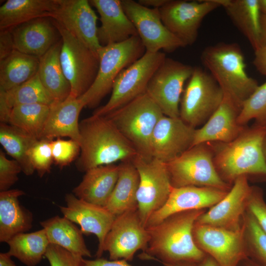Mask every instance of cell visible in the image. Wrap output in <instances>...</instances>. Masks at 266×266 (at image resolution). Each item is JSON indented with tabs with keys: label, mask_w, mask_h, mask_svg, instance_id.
<instances>
[{
	"label": "cell",
	"mask_w": 266,
	"mask_h": 266,
	"mask_svg": "<svg viewBox=\"0 0 266 266\" xmlns=\"http://www.w3.org/2000/svg\"><path fill=\"white\" fill-rule=\"evenodd\" d=\"M204 212V209H198L176 213L146 228L150 239L140 258L156 260L165 266L180 263L198 265L206 254L196 245L193 230L197 219Z\"/></svg>",
	"instance_id": "1"
},
{
	"label": "cell",
	"mask_w": 266,
	"mask_h": 266,
	"mask_svg": "<svg viewBox=\"0 0 266 266\" xmlns=\"http://www.w3.org/2000/svg\"><path fill=\"white\" fill-rule=\"evenodd\" d=\"M80 155L76 168L86 172L116 162L132 161L138 154L132 144L105 116L93 114L79 125Z\"/></svg>",
	"instance_id": "2"
},
{
	"label": "cell",
	"mask_w": 266,
	"mask_h": 266,
	"mask_svg": "<svg viewBox=\"0 0 266 266\" xmlns=\"http://www.w3.org/2000/svg\"><path fill=\"white\" fill-rule=\"evenodd\" d=\"M266 135V125L256 123L245 128L230 142H211L215 166L223 180L232 185L242 176L266 179V161L263 152Z\"/></svg>",
	"instance_id": "3"
},
{
	"label": "cell",
	"mask_w": 266,
	"mask_h": 266,
	"mask_svg": "<svg viewBox=\"0 0 266 266\" xmlns=\"http://www.w3.org/2000/svg\"><path fill=\"white\" fill-rule=\"evenodd\" d=\"M200 60L224 95L240 110L244 101L259 85L246 71L244 56L239 45L219 42L208 46L202 51Z\"/></svg>",
	"instance_id": "4"
},
{
	"label": "cell",
	"mask_w": 266,
	"mask_h": 266,
	"mask_svg": "<svg viewBox=\"0 0 266 266\" xmlns=\"http://www.w3.org/2000/svg\"><path fill=\"white\" fill-rule=\"evenodd\" d=\"M164 115L159 106L145 92L103 116L115 125L139 155L150 158H152V134Z\"/></svg>",
	"instance_id": "5"
},
{
	"label": "cell",
	"mask_w": 266,
	"mask_h": 266,
	"mask_svg": "<svg viewBox=\"0 0 266 266\" xmlns=\"http://www.w3.org/2000/svg\"><path fill=\"white\" fill-rule=\"evenodd\" d=\"M146 52L139 36L119 43L102 46L98 51L99 68L89 89L79 99L85 106L96 107L112 89L119 74Z\"/></svg>",
	"instance_id": "6"
},
{
	"label": "cell",
	"mask_w": 266,
	"mask_h": 266,
	"mask_svg": "<svg viewBox=\"0 0 266 266\" xmlns=\"http://www.w3.org/2000/svg\"><path fill=\"white\" fill-rule=\"evenodd\" d=\"M166 164L173 188L208 187L229 191L232 186L219 175L208 143L194 146Z\"/></svg>",
	"instance_id": "7"
},
{
	"label": "cell",
	"mask_w": 266,
	"mask_h": 266,
	"mask_svg": "<svg viewBox=\"0 0 266 266\" xmlns=\"http://www.w3.org/2000/svg\"><path fill=\"white\" fill-rule=\"evenodd\" d=\"M62 41L60 62L70 83V96L79 98L91 87L98 74L100 60L94 52L53 19Z\"/></svg>",
	"instance_id": "8"
},
{
	"label": "cell",
	"mask_w": 266,
	"mask_h": 266,
	"mask_svg": "<svg viewBox=\"0 0 266 266\" xmlns=\"http://www.w3.org/2000/svg\"><path fill=\"white\" fill-rule=\"evenodd\" d=\"M223 98L222 90L209 72L195 66L181 96L179 117L196 129L208 120Z\"/></svg>",
	"instance_id": "9"
},
{
	"label": "cell",
	"mask_w": 266,
	"mask_h": 266,
	"mask_svg": "<svg viewBox=\"0 0 266 266\" xmlns=\"http://www.w3.org/2000/svg\"><path fill=\"white\" fill-rule=\"evenodd\" d=\"M166 57L160 51H146L141 58L121 71L114 82L108 102L95 110L93 114L105 116L145 93L151 78Z\"/></svg>",
	"instance_id": "10"
},
{
	"label": "cell",
	"mask_w": 266,
	"mask_h": 266,
	"mask_svg": "<svg viewBox=\"0 0 266 266\" xmlns=\"http://www.w3.org/2000/svg\"><path fill=\"white\" fill-rule=\"evenodd\" d=\"M132 162L139 176L136 196L138 212L146 227L150 217L166 203L173 187L166 163L139 154Z\"/></svg>",
	"instance_id": "11"
},
{
	"label": "cell",
	"mask_w": 266,
	"mask_h": 266,
	"mask_svg": "<svg viewBox=\"0 0 266 266\" xmlns=\"http://www.w3.org/2000/svg\"><path fill=\"white\" fill-rule=\"evenodd\" d=\"M194 67L166 57L151 78L146 92L157 103L163 114L179 118V105L184 85Z\"/></svg>",
	"instance_id": "12"
},
{
	"label": "cell",
	"mask_w": 266,
	"mask_h": 266,
	"mask_svg": "<svg viewBox=\"0 0 266 266\" xmlns=\"http://www.w3.org/2000/svg\"><path fill=\"white\" fill-rule=\"evenodd\" d=\"M222 0H168L159 9L166 27L185 46L197 40L203 19L210 12L222 6Z\"/></svg>",
	"instance_id": "13"
},
{
	"label": "cell",
	"mask_w": 266,
	"mask_h": 266,
	"mask_svg": "<svg viewBox=\"0 0 266 266\" xmlns=\"http://www.w3.org/2000/svg\"><path fill=\"white\" fill-rule=\"evenodd\" d=\"M125 13L135 27L146 51L171 53L185 47L164 25L159 9L144 6L133 0H121Z\"/></svg>",
	"instance_id": "14"
},
{
	"label": "cell",
	"mask_w": 266,
	"mask_h": 266,
	"mask_svg": "<svg viewBox=\"0 0 266 266\" xmlns=\"http://www.w3.org/2000/svg\"><path fill=\"white\" fill-rule=\"evenodd\" d=\"M149 239L138 209L130 210L116 217L105 238L103 250L108 252L110 260L131 261L136 251L146 249Z\"/></svg>",
	"instance_id": "15"
},
{
	"label": "cell",
	"mask_w": 266,
	"mask_h": 266,
	"mask_svg": "<svg viewBox=\"0 0 266 266\" xmlns=\"http://www.w3.org/2000/svg\"><path fill=\"white\" fill-rule=\"evenodd\" d=\"M193 235L196 245L219 266H237L248 258L242 228L232 231L195 222Z\"/></svg>",
	"instance_id": "16"
},
{
	"label": "cell",
	"mask_w": 266,
	"mask_h": 266,
	"mask_svg": "<svg viewBox=\"0 0 266 266\" xmlns=\"http://www.w3.org/2000/svg\"><path fill=\"white\" fill-rule=\"evenodd\" d=\"M251 189L246 176L237 178L225 197L201 214L196 222L232 231L240 230Z\"/></svg>",
	"instance_id": "17"
},
{
	"label": "cell",
	"mask_w": 266,
	"mask_h": 266,
	"mask_svg": "<svg viewBox=\"0 0 266 266\" xmlns=\"http://www.w3.org/2000/svg\"><path fill=\"white\" fill-rule=\"evenodd\" d=\"M65 200L66 206H60L63 216L79 225L83 234L97 236L99 245L96 255L100 258L105 238L116 216L104 206L85 201L72 193L66 194Z\"/></svg>",
	"instance_id": "18"
},
{
	"label": "cell",
	"mask_w": 266,
	"mask_h": 266,
	"mask_svg": "<svg viewBox=\"0 0 266 266\" xmlns=\"http://www.w3.org/2000/svg\"><path fill=\"white\" fill-rule=\"evenodd\" d=\"M54 20L98 54L101 47L98 37V16L87 0H57Z\"/></svg>",
	"instance_id": "19"
},
{
	"label": "cell",
	"mask_w": 266,
	"mask_h": 266,
	"mask_svg": "<svg viewBox=\"0 0 266 266\" xmlns=\"http://www.w3.org/2000/svg\"><path fill=\"white\" fill-rule=\"evenodd\" d=\"M195 129L180 117L164 115L152 134V157L166 164L174 160L192 147Z\"/></svg>",
	"instance_id": "20"
},
{
	"label": "cell",
	"mask_w": 266,
	"mask_h": 266,
	"mask_svg": "<svg viewBox=\"0 0 266 266\" xmlns=\"http://www.w3.org/2000/svg\"><path fill=\"white\" fill-rule=\"evenodd\" d=\"M228 192L208 187H173L166 203L150 217L146 227L158 224L176 213L210 208L223 199Z\"/></svg>",
	"instance_id": "21"
},
{
	"label": "cell",
	"mask_w": 266,
	"mask_h": 266,
	"mask_svg": "<svg viewBox=\"0 0 266 266\" xmlns=\"http://www.w3.org/2000/svg\"><path fill=\"white\" fill-rule=\"evenodd\" d=\"M240 108L227 96L214 113L200 129H196L192 147L210 142L228 143L245 130L237 122Z\"/></svg>",
	"instance_id": "22"
},
{
	"label": "cell",
	"mask_w": 266,
	"mask_h": 266,
	"mask_svg": "<svg viewBox=\"0 0 266 266\" xmlns=\"http://www.w3.org/2000/svg\"><path fill=\"white\" fill-rule=\"evenodd\" d=\"M15 49L40 58L61 38L53 19L37 18L11 30Z\"/></svg>",
	"instance_id": "23"
},
{
	"label": "cell",
	"mask_w": 266,
	"mask_h": 266,
	"mask_svg": "<svg viewBox=\"0 0 266 266\" xmlns=\"http://www.w3.org/2000/svg\"><path fill=\"white\" fill-rule=\"evenodd\" d=\"M101 22L98 37L101 46L119 43L137 36V31L128 17L120 0H91Z\"/></svg>",
	"instance_id": "24"
},
{
	"label": "cell",
	"mask_w": 266,
	"mask_h": 266,
	"mask_svg": "<svg viewBox=\"0 0 266 266\" xmlns=\"http://www.w3.org/2000/svg\"><path fill=\"white\" fill-rule=\"evenodd\" d=\"M84 106L79 98L70 96L63 101H54L50 105L49 115L41 139L52 140L56 137L66 136L79 144L78 118Z\"/></svg>",
	"instance_id": "25"
},
{
	"label": "cell",
	"mask_w": 266,
	"mask_h": 266,
	"mask_svg": "<svg viewBox=\"0 0 266 266\" xmlns=\"http://www.w3.org/2000/svg\"><path fill=\"white\" fill-rule=\"evenodd\" d=\"M119 165L97 166L85 172L81 182L72 190L77 198L105 206L116 184Z\"/></svg>",
	"instance_id": "26"
},
{
	"label": "cell",
	"mask_w": 266,
	"mask_h": 266,
	"mask_svg": "<svg viewBox=\"0 0 266 266\" xmlns=\"http://www.w3.org/2000/svg\"><path fill=\"white\" fill-rule=\"evenodd\" d=\"M25 193L19 189L0 192V241L6 242L17 234L31 229L33 213L21 205L19 198Z\"/></svg>",
	"instance_id": "27"
},
{
	"label": "cell",
	"mask_w": 266,
	"mask_h": 266,
	"mask_svg": "<svg viewBox=\"0 0 266 266\" xmlns=\"http://www.w3.org/2000/svg\"><path fill=\"white\" fill-rule=\"evenodd\" d=\"M57 0H8L0 7V30H11L39 18L54 19Z\"/></svg>",
	"instance_id": "28"
},
{
	"label": "cell",
	"mask_w": 266,
	"mask_h": 266,
	"mask_svg": "<svg viewBox=\"0 0 266 266\" xmlns=\"http://www.w3.org/2000/svg\"><path fill=\"white\" fill-rule=\"evenodd\" d=\"M116 184L105 207L117 216L138 209L137 192L139 183L138 171L132 161L121 162Z\"/></svg>",
	"instance_id": "29"
},
{
	"label": "cell",
	"mask_w": 266,
	"mask_h": 266,
	"mask_svg": "<svg viewBox=\"0 0 266 266\" xmlns=\"http://www.w3.org/2000/svg\"><path fill=\"white\" fill-rule=\"evenodd\" d=\"M62 39L39 58L38 74L40 80L54 101L66 100L71 93L60 62Z\"/></svg>",
	"instance_id": "30"
},
{
	"label": "cell",
	"mask_w": 266,
	"mask_h": 266,
	"mask_svg": "<svg viewBox=\"0 0 266 266\" xmlns=\"http://www.w3.org/2000/svg\"><path fill=\"white\" fill-rule=\"evenodd\" d=\"M222 6L254 50L260 47L261 13L258 0H222Z\"/></svg>",
	"instance_id": "31"
},
{
	"label": "cell",
	"mask_w": 266,
	"mask_h": 266,
	"mask_svg": "<svg viewBox=\"0 0 266 266\" xmlns=\"http://www.w3.org/2000/svg\"><path fill=\"white\" fill-rule=\"evenodd\" d=\"M40 224L50 243L60 246L78 257H92L80 229L66 217L56 215L41 221Z\"/></svg>",
	"instance_id": "32"
},
{
	"label": "cell",
	"mask_w": 266,
	"mask_h": 266,
	"mask_svg": "<svg viewBox=\"0 0 266 266\" xmlns=\"http://www.w3.org/2000/svg\"><path fill=\"white\" fill-rule=\"evenodd\" d=\"M54 100L41 83L38 73L25 83L7 91H0V120L7 123L11 110L28 104L50 105Z\"/></svg>",
	"instance_id": "33"
},
{
	"label": "cell",
	"mask_w": 266,
	"mask_h": 266,
	"mask_svg": "<svg viewBox=\"0 0 266 266\" xmlns=\"http://www.w3.org/2000/svg\"><path fill=\"white\" fill-rule=\"evenodd\" d=\"M39 58L14 50L0 62V91H7L27 81L37 72Z\"/></svg>",
	"instance_id": "34"
},
{
	"label": "cell",
	"mask_w": 266,
	"mask_h": 266,
	"mask_svg": "<svg viewBox=\"0 0 266 266\" xmlns=\"http://www.w3.org/2000/svg\"><path fill=\"white\" fill-rule=\"evenodd\" d=\"M7 243V252L27 266H36L45 256L50 244L43 229L32 233H23L14 236Z\"/></svg>",
	"instance_id": "35"
},
{
	"label": "cell",
	"mask_w": 266,
	"mask_h": 266,
	"mask_svg": "<svg viewBox=\"0 0 266 266\" xmlns=\"http://www.w3.org/2000/svg\"><path fill=\"white\" fill-rule=\"evenodd\" d=\"M37 140L15 126L0 123V143L6 153L19 163L22 172L27 175H32L35 171L28 153Z\"/></svg>",
	"instance_id": "36"
},
{
	"label": "cell",
	"mask_w": 266,
	"mask_h": 266,
	"mask_svg": "<svg viewBox=\"0 0 266 266\" xmlns=\"http://www.w3.org/2000/svg\"><path fill=\"white\" fill-rule=\"evenodd\" d=\"M50 111V105L33 103L18 105L10 111L7 124L41 139Z\"/></svg>",
	"instance_id": "37"
},
{
	"label": "cell",
	"mask_w": 266,
	"mask_h": 266,
	"mask_svg": "<svg viewBox=\"0 0 266 266\" xmlns=\"http://www.w3.org/2000/svg\"><path fill=\"white\" fill-rule=\"evenodd\" d=\"M242 228L247 257L260 266H266V233L247 210Z\"/></svg>",
	"instance_id": "38"
},
{
	"label": "cell",
	"mask_w": 266,
	"mask_h": 266,
	"mask_svg": "<svg viewBox=\"0 0 266 266\" xmlns=\"http://www.w3.org/2000/svg\"><path fill=\"white\" fill-rule=\"evenodd\" d=\"M252 119L266 125V82L258 86L244 101L240 110L237 122L244 126Z\"/></svg>",
	"instance_id": "39"
},
{
	"label": "cell",
	"mask_w": 266,
	"mask_h": 266,
	"mask_svg": "<svg viewBox=\"0 0 266 266\" xmlns=\"http://www.w3.org/2000/svg\"><path fill=\"white\" fill-rule=\"evenodd\" d=\"M51 141L45 139L38 140L28 153L33 166L40 177L50 171L53 162Z\"/></svg>",
	"instance_id": "40"
},
{
	"label": "cell",
	"mask_w": 266,
	"mask_h": 266,
	"mask_svg": "<svg viewBox=\"0 0 266 266\" xmlns=\"http://www.w3.org/2000/svg\"><path fill=\"white\" fill-rule=\"evenodd\" d=\"M51 147L53 161L61 167L71 163L80 150L79 144L71 139L66 140L58 138L52 140Z\"/></svg>",
	"instance_id": "41"
},
{
	"label": "cell",
	"mask_w": 266,
	"mask_h": 266,
	"mask_svg": "<svg viewBox=\"0 0 266 266\" xmlns=\"http://www.w3.org/2000/svg\"><path fill=\"white\" fill-rule=\"evenodd\" d=\"M22 171L19 163L15 160L7 158L5 154L0 151V191H5L18 181V174Z\"/></svg>",
	"instance_id": "42"
},
{
	"label": "cell",
	"mask_w": 266,
	"mask_h": 266,
	"mask_svg": "<svg viewBox=\"0 0 266 266\" xmlns=\"http://www.w3.org/2000/svg\"><path fill=\"white\" fill-rule=\"evenodd\" d=\"M50 266H80L78 257L56 244L50 243L45 254Z\"/></svg>",
	"instance_id": "43"
},
{
	"label": "cell",
	"mask_w": 266,
	"mask_h": 266,
	"mask_svg": "<svg viewBox=\"0 0 266 266\" xmlns=\"http://www.w3.org/2000/svg\"><path fill=\"white\" fill-rule=\"evenodd\" d=\"M246 210L255 218L262 229L266 233V203L262 190L252 187Z\"/></svg>",
	"instance_id": "44"
},
{
	"label": "cell",
	"mask_w": 266,
	"mask_h": 266,
	"mask_svg": "<svg viewBox=\"0 0 266 266\" xmlns=\"http://www.w3.org/2000/svg\"><path fill=\"white\" fill-rule=\"evenodd\" d=\"M15 50L11 30H0V62Z\"/></svg>",
	"instance_id": "45"
},
{
	"label": "cell",
	"mask_w": 266,
	"mask_h": 266,
	"mask_svg": "<svg viewBox=\"0 0 266 266\" xmlns=\"http://www.w3.org/2000/svg\"><path fill=\"white\" fill-rule=\"evenodd\" d=\"M80 266H131L124 260H107L101 258L95 260H87L82 258Z\"/></svg>",
	"instance_id": "46"
},
{
	"label": "cell",
	"mask_w": 266,
	"mask_h": 266,
	"mask_svg": "<svg viewBox=\"0 0 266 266\" xmlns=\"http://www.w3.org/2000/svg\"><path fill=\"white\" fill-rule=\"evenodd\" d=\"M253 64L261 74L266 75V45L261 46L255 50Z\"/></svg>",
	"instance_id": "47"
},
{
	"label": "cell",
	"mask_w": 266,
	"mask_h": 266,
	"mask_svg": "<svg viewBox=\"0 0 266 266\" xmlns=\"http://www.w3.org/2000/svg\"><path fill=\"white\" fill-rule=\"evenodd\" d=\"M168 0H139L140 4L152 8L159 9L165 4Z\"/></svg>",
	"instance_id": "48"
},
{
	"label": "cell",
	"mask_w": 266,
	"mask_h": 266,
	"mask_svg": "<svg viewBox=\"0 0 266 266\" xmlns=\"http://www.w3.org/2000/svg\"><path fill=\"white\" fill-rule=\"evenodd\" d=\"M261 46L266 45V14H262L260 18Z\"/></svg>",
	"instance_id": "49"
},
{
	"label": "cell",
	"mask_w": 266,
	"mask_h": 266,
	"mask_svg": "<svg viewBox=\"0 0 266 266\" xmlns=\"http://www.w3.org/2000/svg\"><path fill=\"white\" fill-rule=\"evenodd\" d=\"M0 266H17L7 252L0 253Z\"/></svg>",
	"instance_id": "50"
},
{
	"label": "cell",
	"mask_w": 266,
	"mask_h": 266,
	"mask_svg": "<svg viewBox=\"0 0 266 266\" xmlns=\"http://www.w3.org/2000/svg\"><path fill=\"white\" fill-rule=\"evenodd\" d=\"M197 266H219V265L212 257L206 255Z\"/></svg>",
	"instance_id": "51"
},
{
	"label": "cell",
	"mask_w": 266,
	"mask_h": 266,
	"mask_svg": "<svg viewBox=\"0 0 266 266\" xmlns=\"http://www.w3.org/2000/svg\"><path fill=\"white\" fill-rule=\"evenodd\" d=\"M237 266H260L248 258L242 260Z\"/></svg>",
	"instance_id": "52"
},
{
	"label": "cell",
	"mask_w": 266,
	"mask_h": 266,
	"mask_svg": "<svg viewBox=\"0 0 266 266\" xmlns=\"http://www.w3.org/2000/svg\"><path fill=\"white\" fill-rule=\"evenodd\" d=\"M259 7L262 14H266V0H258Z\"/></svg>",
	"instance_id": "53"
},
{
	"label": "cell",
	"mask_w": 266,
	"mask_h": 266,
	"mask_svg": "<svg viewBox=\"0 0 266 266\" xmlns=\"http://www.w3.org/2000/svg\"><path fill=\"white\" fill-rule=\"evenodd\" d=\"M197 265L190 263H180L173 265H169L166 266H197Z\"/></svg>",
	"instance_id": "54"
},
{
	"label": "cell",
	"mask_w": 266,
	"mask_h": 266,
	"mask_svg": "<svg viewBox=\"0 0 266 266\" xmlns=\"http://www.w3.org/2000/svg\"><path fill=\"white\" fill-rule=\"evenodd\" d=\"M263 152L265 160L266 161V135L265 136L263 143Z\"/></svg>",
	"instance_id": "55"
}]
</instances>
